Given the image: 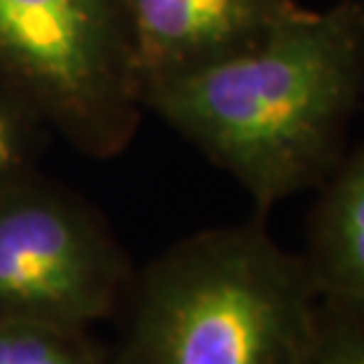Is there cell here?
Returning <instances> with one entry per match:
<instances>
[{
  "label": "cell",
  "instance_id": "1",
  "mask_svg": "<svg viewBox=\"0 0 364 364\" xmlns=\"http://www.w3.org/2000/svg\"><path fill=\"white\" fill-rule=\"evenodd\" d=\"M364 102L355 0L299 7L266 38L144 95L153 111L250 193L263 214L317 188L348 151Z\"/></svg>",
  "mask_w": 364,
  "mask_h": 364
},
{
  "label": "cell",
  "instance_id": "2",
  "mask_svg": "<svg viewBox=\"0 0 364 364\" xmlns=\"http://www.w3.org/2000/svg\"><path fill=\"white\" fill-rule=\"evenodd\" d=\"M317 308L306 257L261 216L200 230L136 280L118 364H306Z\"/></svg>",
  "mask_w": 364,
  "mask_h": 364
},
{
  "label": "cell",
  "instance_id": "3",
  "mask_svg": "<svg viewBox=\"0 0 364 364\" xmlns=\"http://www.w3.org/2000/svg\"><path fill=\"white\" fill-rule=\"evenodd\" d=\"M0 87L90 158L129 146L144 104L122 0H0Z\"/></svg>",
  "mask_w": 364,
  "mask_h": 364
},
{
  "label": "cell",
  "instance_id": "4",
  "mask_svg": "<svg viewBox=\"0 0 364 364\" xmlns=\"http://www.w3.org/2000/svg\"><path fill=\"white\" fill-rule=\"evenodd\" d=\"M125 282L120 247L87 207L33 176L0 196V320L85 331Z\"/></svg>",
  "mask_w": 364,
  "mask_h": 364
},
{
  "label": "cell",
  "instance_id": "5",
  "mask_svg": "<svg viewBox=\"0 0 364 364\" xmlns=\"http://www.w3.org/2000/svg\"><path fill=\"white\" fill-rule=\"evenodd\" d=\"M139 90L226 59L266 38L301 5L294 0H122Z\"/></svg>",
  "mask_w": 364,
  "mask_h": 364
},
{
  "label": "cell",
  "instance_id": "6",
  "mask_svg": "<svg viewBox=\"0 0 364 364\" xmlns=\"http://www.w3.org/2000/svg\"><path fill=\"white\" fill-rule=\"evenodd\" d=\"M304 257L320 299L364 308V141L317 186Z\"/></svg>",
  "mask_w": 364,
  "mask_h": 364
},
{
  "label": "cell",
  "instance_id": "7",
  "mask_svg": "<svg viewBox=\"0 0 364 364\" xmlns=\"http://www.w3.org/2000/svg\"><path fill=\"white\" fill-rule=\"evenodd\" d=\"M102 350L85 331L0 320V364H102Z\"/></svg>",
  "mask_w": 364,
  "mask_h": 364
},
{
  "label": "cell",
  "instance_id": "8",
  "mask_svg": "<svg viewBox=\"0 0 364 364\" xmlns=\"http://www.w3.org/2000/svg\"><path fill=\"white\" fill-rule=\"evenodd\" d=\"M43 132V122L17 97L0 87V196L33 176Z\"/></svg>",
  "mask_w": 364,
  "mask_h": 364
},
{
  "label": "cell",
  "instance_id": "9",
  "mask_svg": "<svg viewBox=\"0 0 364 364\" xmlns=\"http://www.w3.org/2000/svg\"><path fill=\"white\" fill-rule=\"evenodd\" d=\"M306 364H364V308L320 299Z\"/></svg>",
  "mask_w": 364,
  "mask_h": 364
},
{
  "label": "cell",
  "instance_id": "10",
  "mask_svg": "<svg viewBox=\"0 0 364 364\" xmlns=\"http://www.w3.org/2000/svg\"><path fill=\"white\" fill-rule=\"evenodd\" d=\"M355 5H358V10L362 14V24H364V0H355Z\"/></svg>",
  "mask_w": 364,
  "mask_h": 364
}]
</instances>
